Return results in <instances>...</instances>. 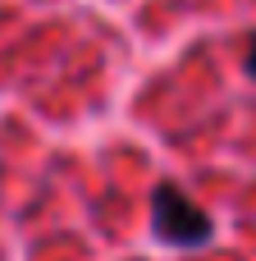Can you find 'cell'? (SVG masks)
Wrapping results in <instances>:
<instances>
[{
    "label": "cell",
    "mask_w": 256,
    "mask_h": 261,
    "mask_svg": "<svg viewBox=\"0 0 256 261\" xmlns=\"http://www.w3.org/2000/svg\"><path fill=\"white\" fill-rule=\"evenodd\" d=\"M151 220H156V234L174 248H202L211 239V220L206 211L174 184H156L151 193Z\"/></svg>",
    "instance_id": "cell-1"
},
{
    "label": "cell",
    "mask_w": 256,
    "mask_h": 261,
    "mask_svg": "<svg viewBox=\"0 0 256 261\" xmlns=\"http://www.w3.org/2000/svg\"><path fill=\"white\" fill-rule=\"evenodd\" d=\"M247 73H252V78H256V41H252V46H247Z\"/></svg>",
    "instance_id": "cell-2"
}]
</instances>
